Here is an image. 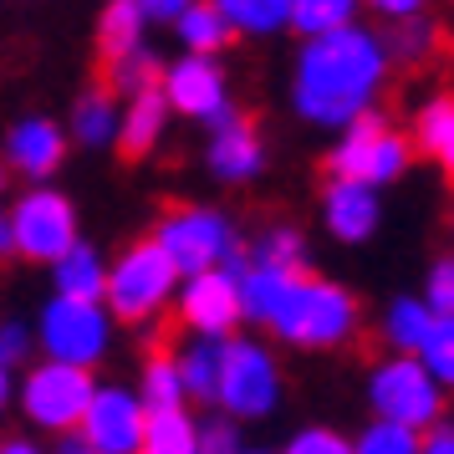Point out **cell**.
I'll return each mask as SVG.
<instances>
[{"label": "cell", "mask_w": 454, "mask_h": 454, "mask_svg": "<svg viewBox=\"0 0 454 454\" xmlns=\"http://www.w3.org/2000/svg\"><path fill=\"white\" fill-rule=\"evenodd\" d=\"M388 42L363 26H337L322 36H307L291 77V103L296 118L317 128H348L352 118L372 113L378 92L388 82Z\"/></svg>", "instance_id": "6da1fadb"}, {"label": "cell", "mask_w": 454, "mask_h": 454, "mask_svg": "<svg viewBox=\"0 0 454 454\" xmlns=\"http://www.w3.org/2000/svg\"><path fill=\"white\" fill-rule=\"evenodd\" d=\"M235 276H240L246 322L270 327L291 348L327 352V348H342L357 332L352 291L332 286V281H311L307 270H281V266H261V261L240 266Z\"/></svg>", "instance_id": "7a4b0ae2"}, {"label": "cell", "mask_w": 454, "mask_h": 454, "mask_svg": "<svg viewBox=\"0 0 454 454\" xmlns=\"http://www.w3.org/2000/svg\"><path fill=\"white\" fill-rule=\"evenodd\" d=\"M179 281H184V276L168 261V250L159 246V240H138V246H128L123 255L107 266L103 301L118 322H153V317L168 307V296H174Z\"/></svg>", "instance_id": "3957f363"}, {"label": "cell", "mask_w": 454, "mask_h": 454, "mask_svg": "<svg viewBox=\"0 0 454 454\" xmlns=\"http://www.w3.org/2000/svg\"><path fill=\"white\" fill-rule=\"evenodd\" d=\"M368 403H372V413L398 419V424H413V429L424 434L444 413V383L424 368L419 352H393L388 363L372 368Z\"/></svg>", "instance_id": "277c9868"}, {"label": "cell", "mask_w": 454, "mask_h": 454, "mask_svg": "<svg viewBox=\"0 0 454 454\" xmlns=\"http://www.w3.org/2000/svg\"><path fill=\"white\" fill-rule=\"evenodd\" d=\"M92 393H98L92 368L62 363V357H46V363H36V368L26 372L21 413H26V424H36V429H46V434H67V429L82 424Z\"/></svg>", "instance_id": "5b68a950"}, {"label": "cell", "mask_w": 454, "mask_h": 454, "mask_svg": "<svg viewBox=\"0 0 454 454\" xmlns=\"http://www.w3.org/2000/svg\"><path fill=\"white\" fill-rule=\"evenodd\" d=\"M153 240L168 250V261L179 266V276H194V270L209 266H240V235L220 209H168Z\"/></svg>", "instance_id": "8992f818"}, {"label": "cell", "mask_w": 454, "mask_h": 454, "mask_svg": "<svg viewBox=\"0 0 454 454\" xmlns=\"http://www.w3.org/2000/svg\"><path fill=\"white\" fill-rule=\"evenodd\" d=\"M113 311L103 301H87V296H51L36 317V342H42L46 357H62V363H103L107 342H113Z\"/></svg>", "instance_id": "52a82bcc"}, {"label": "cell", "mask_w": 454, "mask_h": 454, "mask_svg": "<svg viewBox=\"0 0 454 454\" xmlns=\"http://www.w3.org/2000/svg\"><path fill=\"white\" fill-rule=\"evenodd\" d=\"M215 403L235 419H266L281 403V372L270 363V352L250 337H225L220 352V388Z\"/></svg>", "instance_id": "ba28073f"}, {"label": "cell", "mask_w": 454, "mask_h": 454, "mask_svg": "<svg viewBox=\"0 0 454 454\" xmlns=\"http://www.w3.org/2000/svg\"><path fill=\"white\" fill-rule=\"evenodd\" d=\"M413 148L403 133H393L388 123H378L372 113H363V118H352L348 128H342V138H337V148H332L327 168L337 174V179H363V184H393L403 168H409Z\"/></svg>", "instance_id": "9c48e42d"}, {"label": "cell", "mask_w": 454, "mask_h": 454, "mask_svg": "<svg viewBox=\"0 0 454 454\" xmlns=\"http://www.w3.org/2000/svg\"><path fill=\"white\" fill-rule=\"evenodd\" d=\"M11 230H16V255L51 266L77 240V209L57 189H26V200H16L11 209Z\"/></svg>", "instance_id": "30bf717a"}, {"label": "cell", "mask_w": 454, "mask_h": 454, "mask_svg": "<svg viewBox=\"0 0 454 454\" xmlns=\"http://www.w3.org/2000/svg\"><path fill=\"white\" fill-rule=\"evenodd\" d=\"M164 98L179 118H194V123H215L230 113V92H225V72L209 51H184L174 67H164Z\"/></svg>", "instance_id": "8fae6325"}, {"label": "cell", "mask_w": 454, "mask_h": 454, "mask_svg": "<svg viewBox=\"0 0 454 454\" xmlns=\"http://www.w3.org/2000/svg\"><path fill=\"white\" fill-rule=\"evenodd\" d=\"M144 419H148V409L138 393L98 388L82 413V424H77V434H82V444L92 454H138L144 450Z\"/></svg>", "instance_id": "7c38bea8"}, {"label": "cell", "mask_w": 454, "mask_h": 454, "mask_svg": "<svg viewBox=\"0 0 454 454\" xmlns=\"http://www.w3.org/2000/svg\"><path fill=\"white\" fill-rule=\"evenodd\" d=\"M240 266H209L184 276V291H179V317H184L189 332H209V337H230L235 322H246V307H240Z\"/></svg>", "instance_id": "4fadbf2b"}, {"label": "cell", "mask_w": 454, "mask_h": 454, "mask_svg": "<svg viewBox=\"0 0 454 454\" xmlns=\"http://www.w3.org/2000/svg\"><path fill=\"white\" fill-rule=\"evenodd\" d=\"M261 168H266V144H261V133L230 107L225 118L209 123V174H215L220 184H250Z\"/></svg>", "instance_id": "5bb4252c"}, {"label": "cell", "mask_w": 454, "mask_h": 454, "mask_svg": "<svg viewBox=\"0 0 454 454\" xmlns=\"http://www.w3.org/2000/svg\"><path fill=\"white\" fill-rule=\"evenodd\" d=\"M322 220L337 240H348V246H363L372 240V230L383 220V205H378V189L363 184V179H337L332 174L327 184V200H322Z\"/></svg>", "instance_id": "9a60e30c"}, {"label": "cell", "mask_w": 454, "mask_h": 454, "mask_svg": "<svg viewBox=\"0 0 454 454\" xmlns=\"http://www.w3.org/2000/svg\"><path fill=\"white\" fill-rule=\"evenodd\" d=\"M168 118H174V107H168V98H164V82L128 92L123 118H118V144L113 148H118L123 159H148L153 148L164 144Z\"/></svg>", "instance_id": "2e32d148"}, {"label": "cell", "mask_w": 454, "mask_h": 454, "mask_svg": "<svg viewBox=\"0 0 454 454\" xmlns=\"http://www.w3.org/2000/svg\"><path fill=\"white\" fill-rule=\"evenodd\" d=\"M67 153V133L51 118H21V123L5 133V164L16 168L21 179H46V174H57Z\"/></svg>", "instance_id": "e0dca14e"}, {"label": "cell", "mask_w": 454, "mask_h": 454, "mask_svg": "<svg viewBox=\"0 0 454 454\" xmlns=\"http://www.w3.org/2000/svg\"><path fill=\"white\" fill-rule=\"evenodd\" d=\"M51 281L62 296H87V301H103L107 291V266L103 255L87 246V240H72V246L51 261Z\"/></svg>", "instance_id": "ac0fdd59"}, {"label": "cell", "mask_w": 454, "mask_h": 454, "mask_svg": "<svg viewBox=\"0 0 454 454\" xmlns=\"http://www.w3.org/2000/svg\"><path fill=\"white\" fill-rule=\"evenodd\" d=\"M144 31H148V16L138 0H107L103 16H98V57L103 62H118L128 51L144 46Z\"/></svg>", "instance_id": "d6986e66"}, {"label": "cell", "mask_w": 454, "mask_h": 454, "mask_svg": "<svg viewBox=\"0 0 454 454\" xmlns=\"http://www.w3.org/2000/svg\"><path fill=\"white\" fill-rule=\"evenodd\" d=\"M118 118H123V107L113 98V87H92L72 107V138L82 148H113L118 144Z\"/></svg>", "instance_id": "ffe728a7"}, {"label": "cell", "mask_w": 454, "mask_h": 454, "mask_svg": "<svg viewBox=\"0 0 454 454\" xmlns=\"http://www.w3.org/2000/svg\"><path fill=\"white\" fill-rule=\"evenodd\" d=\"M144 450L148 454H200V419L184 403L148 409L144 419Z\"/></svg>", "instance_id": "44dd1931"}, {"label": "cell", "mask_w": 454, "mask_h": 454, "mask_svg": "<svg viewBox=\"0 0 454 454\" xmlns=\"http://www.w3.org/2000/svg\"><path fill=\"white\" fill-rule=\"evenodd\" d=\"M429 327H434V307L424 296H398L383 311V342L393 352H419L424 337H429Z\"/></svg>", "instance_id": "7402d4cb"}, {"label": "cell", "mask_w": 454, "mask_h": 454, "mask_svg": "<svg viewBox=\"0 0 454 454\" xmlns=\"http://www.w3.org/2000/svg\"><path fill=\"white\" fill-rule=\"evenodd\" d=\"M220 352H225V337H209V332H194V342L179 352L189 398L215 403V388H220Z\"/></svg>", "instance_id": "603a6c76"}, {"label": "cell", "mask_w": 454, "mask_h": 454, "mask_svg": "<svg viewBox=\"0 0 454 454\" xmlns=\"http://www.w3.org/2000/svg\"><path fill=\"white\" fill-rule=\"evenodd\" d=\"M174 31H179V42H184V51H220V46H230V36H235V26L225 21V11L215 5V0H194L184 16L174 21Z\"/></svg>", "instance_id": "cb8c5ba5"}, {"label": "cell", "mask_w": 454, "mask_h": 454, "mask_svg": "<svg viewBox=\"0 0 454 454\" xmlns=\"http://www.w3.org/2000/svg\"><path fill=\"white\" fill-rule=\"evenodd\" d=\"M235 36H276L291 26V0H215Z\"/></svg>", "instance_id": "d4e9b609"}, {"label": "cell", "mask_w": 454, "mask_h": 454, "mask_svg": "<svg viewBox=\"0 0 454 454\" xmlns=\"http://www.w3.org/2000/svg\"><path fill=\"white\" fill-rule=\"evenodd\" d=\"M419 148L454 179V98H434L419 107Z\"/></svg>", "instance_id": "484cf974"}, {"label": "cell", "mask_w": 454, "mask_h": 454, "mask_svg": "<svg viewBox=\"0 0 454 454\" xmlns=\"http://www.w3.org/2000/svg\"><path fill=\"white\" fill-rule=\"evenodd\" d=\"M138 398H144V409H168V403H184L189 388H184V368H179V357H168V352H153L144 363V383H138Z\"/></svg>", "instance_id": "4316f807"}, {"label": "cell", "mask_w": 454, "mask_h": 454, "mask_svg": "<svg viewBox=\"0 0 454 454\" xmlns=\"http://www.w3.org/2000/svg\"><path fill=\"white\" fill-rule=\"evenodd\" d=\"M357 5H363V0H291V31L322 36V31L352 26L357 21Z\"/></svg>", "instance_id": "83f0119b"}, {"label": "cell", "mask_w": 454, "mask_h": 454, "mask_svg": "<svg viewBox=\"0 0 454 454\" xmlns=\"http://www.w3.org/2000/svg\"><path fill=\"white\" fill-rule=\"evenodd\" d=\"M357 454H419L424 450V434L413 429V424H398V419H372L368 429L357 434Z\"/></svg>", "instance_id": "f1b7e54d"}, {"label": "cell", "mask_w": 454, "mask_h": 454, "mask_svg": "<svg viewBox=\"0 0 454 454\" xmlns=\"http://www.w3.org/2000/svg\"><path fill=\"white\" fill-rule=\"evenodd\" d=\"M164 77V67H159V57L148 51V46H138V51H128V57H118V62H107V87L113 92H138V87H153Z\"/></svg>", "instance_id": "f546056e"}, {"label": "cell", "mask_w": 454, "mask_h": 454, "mask_svg": "<svg viewBox=\"0 0 454 454\" xmlns=\"http://www.w3.org/2000/svg\"><path fill=\"white\" fill-rule=\"evenodd\" d=\"M434 42H439V31H434V21H424V11H419V16H409V21H393L388 57L393 62H424V57L434 51Z\"/></svg>", "instance_id": "4dcf8cb0"}, {"label": "cell", "mask_w": 454, "mask_h": 454, "mask_svg": "<svg viewBox=\"0 0 454 454\" xmlns=\"http://www.w3.org/2000/svg\"><path fill=\"white\" fill-rule=\"evenodd\" d=\"M419 357H424V368H429L444 388H454V317H434V327H429V337H424Z\"/></svg>", "instance_id": "1f68e13d"}, {"label": "cell", "mask_w": 454, "mask_h": 454, "mask_svg": "<svg viewBox=\"0 0 454 454\" xmlns=\"http://www.w3.org/2000/svg\"><path fill=\"white\" fill-rule=\"evenodd\" d=\"M250 261H261V266H281V270H301V261H307V250H301V235L291 225H276L266 230L261 240H255V255Z\"/></svg>", "instance_id": "d6a6232c"}, {"label": "cell", "mask_w": 454, "mask_h": 454, "mask_svg": "<svg viewBox=\"0 0 454 454\" xmlns=\"http://www.w3.org/2000/svg\"><path fill=\"white\" fill-rule=\"evenodd\" d=\"M424 301L434 307V317H454V255H439L424 281Z\"/></svg>", "instance_id": "836d02e7"}, {"label": "cell", "mask_w": 454, "mask_h": 454, "mask_svg": "<svg viewBox=\"0 0 454 454\" xmlns=\"http://www.w3.org/2000/svg\"><path fill=\"white\" fill-rule=\"evenodd\" d=\"M200 450L205 454H235L240 450V419L235 413H215V419H205L200 424Z\"/></svg>", "instance_id": "e575fe53"}, {"label": "cell", "mask_w": 454, "mask_h": 454, "mask_svg": "<svg viewBox=\"0 0 454 454\" xmlns=\"http://www.w3.org/2000/svg\"><path fill=\"white\" fill-rule=\"evenodd\" d=\"M291 454H348L352 439H342L337 429H301L296 439L286 444Z\"/></svg>", "instance_id": "d590c367"}, {"label": "cell", "mask_w": 454, "mask_h": 454, "mask_svg": "<svg viewBox=\"0 0 454 454\" xmlns=\"http://www.w3.org/2000/svg\"><path fill=\"white\" fill-rule=\"evenodd\" d=\"M31 342H36V332L26 327V322H0V363H5V368L26 363Z\"/></svg>", "instance_id": "8d00e7d4"}, {"label": "cell", "mask_w": 454, "mask_h": 454, "mask_svg": "<svg viewBox=\"0 0 454 454\" xmlns=\"http://www.w3.org/2000/svg\"><path fill=\"white\" fill-rule=\"evenodd\" d=\"M363 5H368V11H378L383 21H409V16H419L429 0H363Z\"/></svg>", "instance_id": "74e56055"}, {"label": "cell", "mask_w": 454, "mask_h": 454, "mask_svg": "<svg viewBox=\"0 0 454 454\" xmlns=\"http://www.w3.org/2000/svg\"><path fill=\"white\" fill-rule=\"evenodd\" d=\"M138 5H144V16H148V21L174 26V21H179V16L189 11V5H194V0H138Z\"/></svg>", "instance_id": "f35d334b"}, {"label": "cell", "mask_w": 454, "mask_h": 454, "mask_svg": "<svg viewBox=\"0 0 454 454\" xmlns=\"http://www.w3.org/2000/svg\"><path fill=\"white\" fill-rule=\"evenodd\" d=\"M424 450H429V454H454V424L434 419L429 429H424Z\"/></svg>", "instance_id": "ab89813d"}, {"label": "cell", "mask_w": 454, "mask_h": 454, "mask_svg": "<svg viewBox=\"0 0 454 454\" xmlns=\"http://www.w3.org/2000/svg\"><path fill=\"white\" fill-rule=\"evenodd\" d=\"M16 255V230H11V215H0V261Z\"/></svg>", "instance_id": "60d3db41"}, {"label": "cell", "mask_w": 454, "mask_h": 454, "mask_svg": "<svg viewBox=\"0 0 454 454\" xmlns=\"http://www.w3.org/2000/svg\"><path fill=\"white\" fill-rule=\"evenodd\" d=\"M5 403H11V368L0 363V413H5Z\"/></svg>", "instance_id": "b9f144b4"}, {"label": "cell", "mask_w": 454, "mask_h": 454, "mask_svg": "<svg viewBox=\"0 0 454 454\" xmlns=\"http://www.w3.org/2000/svg\"><path fill=\"white\" fill-rule=\"evenodd\" d=\"M0 450H5V454H31V444H26V439H5Z\"/></svg>", "instance_id": "7bdbcfd3"}, {"label": "cell", "mask_w": 454, "mask_h": 454, "mask_svg": "<svg viewBox=\"0 0 454 454\" xmlns=\"http://www.w3.org/2000/svg\"><path fill=\"white\" fill-rule=\"evenodd\" d=\"M0 189H5V174H0Z\"/></svg>", "instance_id": "ee69618b"}]
</instances>
